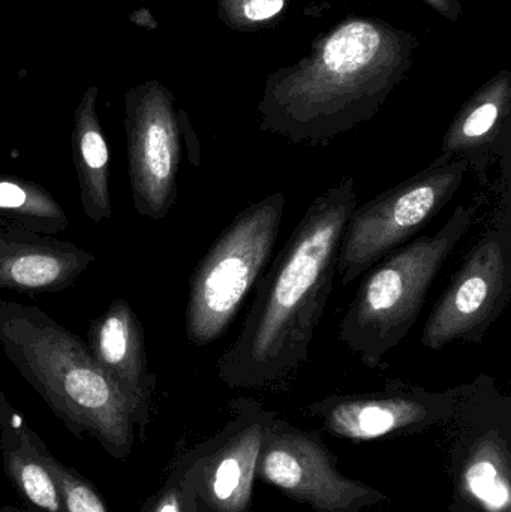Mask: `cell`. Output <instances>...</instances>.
<instances>
[{
  "label": "cell",
  "instance_id": "6da1fadb",
  "mask_svg": "<svg viewBox=\"0 0 511 512\" xmlns=\"http://www.w3.org/2000/svg\"><path fill=\"white\" fill-rule=\"evenodd\" d=\"M357 201L356 182L345 177L306 209L258 279L236 342L219 357L218 376L225 385L273 387L308 361L333 291L342 236Z\"/></svg>",
  "mask_w": 511,
  "mask_h": 512
},
{
  "label": "cell",
  "instance_id": "7a4b0ae2",
  "mask_svg": "<svg viewBox=\"0 0 511 512\" xmlns=\"http://www.w3.org/2000/svg\"><path fill=\"white\" fill-rule=\"evenodd\" d=\"M416 35L377 18L341 21L308 56L267 78L260 129L291 143L326 144L377 116L414 63Z\"/></svg>",
  "mask_w": 511,
  "mask_h": 512
},
{
  "label": "cell",
  "instance_id": "3957f363",
  "mask_svg": "<svg viewBox=\"0 0 511 512\" xmlns=\"http://www.w3.org/2000/svg\"><path fill=\"white\" fill-rule=\"evenodd\" d=\"M0 348L69 432L92 436L114 459L131 456L146 430L80 336L39 307L0 300Z\"/></svg>",
  "mask_w": 511,
  "mask_h": 512
},
{
  "label": "cell",
  "instance_id": "277c9868",
  "mask_svg": "<svg viewBox=\"0 0 511 512\" xmlns=\"http://www.w3.org/2000/svg\"><path fill=\"white\" fill-rule=\"evenodd\" d=\"M476 209L456 207L434 234L417 237L366 271L339 324V340L369 369L410 333L429 289L474 222Z\"/></svg>",
  "mask_w": 511,
  "mask_h": 512
},
{
  "label": "cell",
  "instance_id": "5b68a950",
  "mask_svg": "<svg viewBox=\"0 0 511 512\" xmlns=\"http://www.w3.org/2000/svg\"><path fill=\"white\" fill-rule=\"evenodd\" d=\"M285 195H267L245 207L219 234L189 280L186 334L197 348L230 327L272 261L285 215Z\"/></svg>",
  "mask_w": 511,
  "mask_h": 512
},
{
  "label": "cell",
  "instance_id": "8992f818",
  "mask_svg": "<svg viewBox=\"0 0 511 512\" xmlns=\"http://www.w3.org/2000/svg\"><path fill=\"white\" fill-rule=\"evenodd\" d=\"M511 153L501 159L500 204L471 246L452 282L435 303L422 345L441 351L452 343H482L511 295Z\"/></svg>",
  "mask_w": 511,
  "mask_h": 512
},
{
  "label": "cell",
  "instance_id": "52a82bcc",
  "mask_svg": "<svg viewBox=\"0 0 511 512\" xmlns=\"http://www.w3.org/2000/svg\"><path fill=\"white\" fill-rule=\"evenodd\" d=\"M468 171L464 159H435L425 170L357 206L339 246V282L350 285L416 236L455 198Z\"/></svg>",
  "mask_w": 511,
  "mask_h": 512
},
{
  "label": "cell",
  "instance_id": "ba28073f",
  "mask_svg": "<svg viewBox=\"0 0 511 512\" xmlns=\"http://www.w3.org/2000/svg\"><path fill=\"white\" fill-rule=\"evenodd\" d=\"M452 451V512H511V400L482 375L462 385Z\"/></svg>",
  "mask_w": 511,
  "mask_h": 512
},
{
  "label": "cell",
  "instance_id": "9c48e42d",
  "mask_svg": "<svg viewBox=\"0 0 511 512\" xmlns=\"http://www.w3.org/2000/svg\"><path fill=\"white\" fill-rule=\"evenodd\" d=\"M231 406L233 418L218 435L179 456L194 512H251L264 433L276 414L254 399Z\"/></svg>",
  "mask_w": 511,
  "mask_h": 512
},
{
  "label": "cell",
  "instance_id": "30bf717a",
  "mask_svg": "<svg viewBox=\"0 0 511 512\" xmlns=\"http://www.w3.org/2000/svg\"><path fill=\"white\" fill-rule=\"evenodd\" d=\"M320 435L276 415L267 427L257 477L315 512H362L389 501L384 493L338 471Z\"/></svg>",
  "mask_w": 511,
  "mask_h": 512
},
{
  "label": "cell",
  "instance_id": "8fae6325",
  "mask_svg": "<svg viewBox=\"0 0 511 512\" xmlns=\"http://www.w3.org/2000/svg\"><path fill=\"white\" fill-rule=\"evenodd\" d=\"M123 102L132 203L138 215L162 221L177 198L182 111L158 80L132 87Z\"/></svg>",
  "mask_w": 511,
  "mask_h": 512
},
{
  "label": "cell",
  "instance_id": "7c38bea8",
  "mask_svg": "<svg viewBox=\"0 0 511 512\" xmlns=\"http://www.w3.org/2000/svg\"><path fill=\"white\" fill-rule=\"evenodd\" d=\"M461 387L429 391L396 381L383 391L332 396L308 406L324 429L338 438L366 442L420 433L452 420Z\"/></svg>",
  "mask_w": 511,
  "mask_h": 512
},
{
  "label": "cell",
  "instance_id": "4fadbf2b",
  "mask_svg": "<svg viewBox=\"0 0 511 512\" xmlns=\"http://www.w3.org/2000/svg\"><path fill=\"white\" fill-rule=\"evenodd\" d=\"M87 348L102 372L134 406L146 430L158 378L149 369L143 324L125 300L111 301L101 315L92 319Z\"/></svg>",
  "mask_w": 511,
  "mask_h": 512
},
{
  "label": "cell",
  "instance_id": "5bb4252c",
  "mask_svg": "<svg viewBox=\"0 0 511 512\" xmlns=\"http://www.w3.org/2000/svg\"><path fill=\"white\" fill-rule=\"evenodd\" d=\"M511 77L492 78L456 114L441 143L437 161L464 159L480 180L494 162L511 153Z\"/></svg>",
  "mask_w": 511,
  "mask_h": 512
},
{
  "label": "cell",
  "instance_id": "9a60e30c",
  "mask_svg": "<svg viewBox=\"0 0 511 512\" xmlns=\"http://www.w3.org/2000/svg\"><path fill=\"white\" fill-rule=\"evenodd\" d=\"M93 262L95 256L74 243L21 228L0 231V288L59 292L74 285Z\"/></svg>",
  "mask_w": 511,
  "mask_h": 512
},
{
  "label": "cell",
  "instance_id": "2e32d148",
  "mask_svg": "<svg viewBox=\"0 0 511 512\" xmlns=\"http://www.w3.org/2000/svg\"><path fill=\"white\" fill-rule=\"evenodd\" d=\"M99 87L90 86L74 111L72 161L84 215L95 222L113 216L110 195V149L98 116Z\"/></svg>",
  "mask_w": 511,
  "mask_h": 512
},
{
  "label": "cell",
  "instance_id": "e0dca14e",
  "mask_svg": "<svg viewBox=\"0 0 511 512\" xmlns=\"http://www.w3.org/2000/svg\"><path fill=\"white\" fill-rule=\"evenodd\" d=\"M45 444L26 424L3 426L0 436L3 469L32 512H66L62 493L48 469Z\"/></svg>",
  "mask_w": 511,
  "mask_h": 512
},
{
  "label": "cell",
  "instance_id": "ac0fdd59",
  "mask_svg": "<svg viewBox=\"0 0 511 512\" xmlns=\"http://www.w3.org/2000/svg\"><path fill=\"white\" fill-rule=\"evenodd\" d=\"M0 227L48 236L63 233L68 216L41 185L17 177H0Z\"/></svg>",
  "mask_w": 511,
  "mask_h": 512
},
{
  "label": "cell",
  "instance_id": "d6986e66",
  "mask_svg": "<svg viewBox=\"0 0 511 512\" xmlns=\"http://www.w3.org/2000/svg\"><path fill=\"white\" fill-rule=\"evenodd\" d=\"M44 457L62 493L66 512H108L104 499L89 480L60 463L47 447L44 448Z\"/></svg>",
  "mask_w": 511,
  "mask_h": 512
},
{
  "label": "cell",
  "instance_id": "ffe728a7",
  "mask_svg": "<svg viewBox=\"0 0 511 512\" xmlns=\"http://www.w3.org/2000/svg\"><path fill=\"white\" fill-rule=\"evenodd\" d=\"M287 0H219L218 15L231 29H258L282 14Z\"/></svg>",
  "mask_w": 511,
  "mask_h": 512
},
{
  "label": "cell",
  "instance_id": "44dd1931",
  "mask_svg": "<svg viewBox=\"0 0 511 512\" xmlns=\"http://www.w3.org/2000/svg\"><path fill=\"white\" fill-rule=\"evenodd\" d=\"M140 512H194L183 487V468L179 457L174 462L164 486L144 502Z\"/></svg>",
  "mask_w": 511,
  "mask_h": 512
},
{
  "label": "cell",
  "instance_id": "7402d4cb",
  "mask_svg": "<svg viewBox=\"0 0 511 512\" xmlns=\"http://www.w3.org/2000/svg\"><path fill=\"white\" fill-rule=\"evenodd\" d=\"M423 2L453 23L461 18L462 11H464L462 0H423Z\"/></svg>",
  "mask_w": 511,
  "mask_h": 512
},
{
  "label": "cell",
  "instance_id": "603a6c76",
  "mask_svg": "<svg viewBox=\"0 0 511 512\" xmlns=\"http://www.w3.org/2000/svg\"><path fill=\"white\" fill-rule=\"evenodd\" d=\"M21 417L17 414L14 408L9 405L6 400L5 394L0 391V427L14 426V424L21 423Z\"/></svg>",
  "mask_w": 511,
  "mask_h": 512
},
{
  "label": "cell",
  "instance_id": "cb8c5ba5",
  "mask_svg": "<svg viewBox=\"0 0 511 512\" xmlns=\"http://www.w3.org/2000/svg\"><path fill=\"white\" fill-rule=\"evenodd\" d=\"M0 512H32V511L18 510V508H14V507H2V508H0Z\"/></svg>",
  "mask_w": 511,
  "mask_h": 512
}]
</instances>
